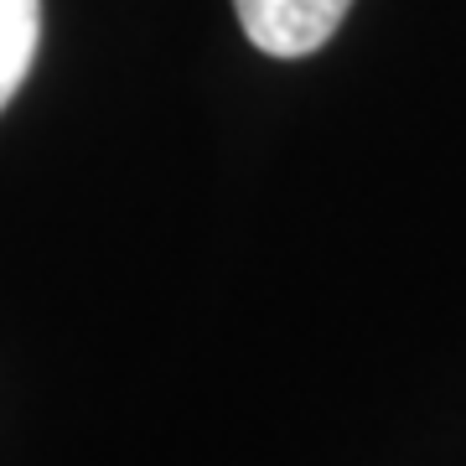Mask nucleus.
<instances>
[{
	"instance_id": "1",
	"label": "nucleus",
	"mask_w": 466,
	"mask_h": 466,
	"mask_svg": "<svg viewBox=\"0 0 466 466\" xmlns=\"http://www.w3.org/2000/svg\"><path fill=\"white\" fill-rule=\"evenodd\" d=\"M238 21L259 52L269 57H306L332 42L352 0H233Z\"/></svg>"
},
{
	"instance_id": "2",
	"label": "nucleus",
	"mask_w": 466,
	"mask_h": 466,
	"mask_svg": "<svg viewBox=\"0 0 466 466\" xmlns=\"http://www.w3.org/2000/svg\"><path fill=\"white\" fill-rule=\"evenodd\" d=\"M36 36H42V0H0V109L16 99L36 57Z\"/></svg>"
}]
</instances>
